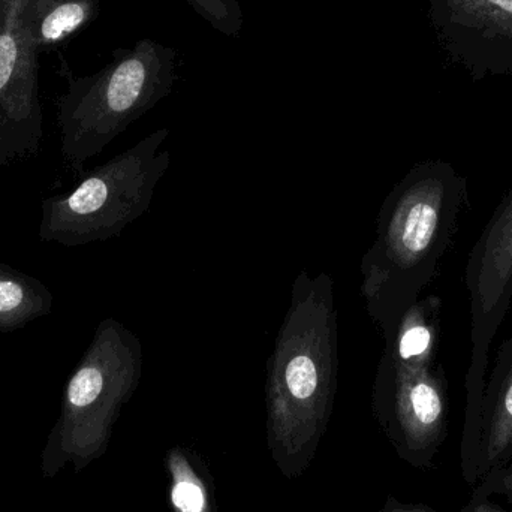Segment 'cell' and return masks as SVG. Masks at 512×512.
<instances>
[{"label": "cell", "instance_id": "cell-8", "mask_svg": "<svg viewBox=\"0 0 512 512\" xmlns=\"http://www.w3.org/2000/svg\"><path fill=\"white\" fill-rule=\"evenodd\" d=\"M471 297L472 355L466 388V427L480 423L489 351L512 298V191L496 210L466 265Z\"/></svg>", "mask_w": 512, "mask_h": 512}, {"label": "cell", "instance_id": "cell-5", "mask_svg": "<svg viewBox=\"0 0 512 512\" xmlns=\"http://www.w3.org/2000/svg\"><path fill=\"white\" fill-rule=\"evenodd\" d=\"M170 131L158 129L90 171L66 194L44 198L38 237L66 248L107 242L150 210L171 165L161 150Z\"/></svg>", "mask_w": 512, "mask_h": 512}, {"label": "cell", "instance_id": "cell-3", "mask_svg": "<svg viewBox=\"0 0 512 512\" xmlns=\"http://www.w3.org/2000/svg\"><path fill=\"white\" fill-rule=\"evenodd\" d=\"M62 74L68 89L57 101V126L63 159L75 171L104 152L132 123L173 92L177 53L150 38L114 51L101 71L72 77L66 63Z\"/></svg>", "mask_w": 512, "mask_h": 512}, {"label": "cell", "instance_id": "cell-14", "mask_svg": "<svg viewBox=\"0 0 512 512\" xmlns=\"http://www.w3.org/2000/svg\"><path fill=\"white\" fill-rule=\"evenodd\" d=\"M213 29L237 36L245 26V14L237 0H185Z\"/></svg>", "mask_w": 512, "mask_h": 512}, {"label": "cell", "instance_id": "cell-7", "mask_svg": "<svg viewBox=\"0 0 512 512\" xmlns=\"http://www.w3.org/2000/svg\"><path fill=\"white\" fill-rule=\"evenodd\" d=\"M35 0H0V165L38 155L44 138L41 51L32 29Z\"/></svg>", "mask_w": 512, "mask_h": 512}, {"label": "cell", "instance_id": "cell-13", "mask_svg": "<svg viewBox=\"0 0 512 512\" xmlns=\"http://www.w3.org/2000/svg\"><path fill=\"white\" fill-rule=\"evenodd\" d=\"M99 15V0H35L32 29L41 54L89 27Z\"/></svg>", "mask_w": 512, "mask_h": 512}, {"label": "cell", "instance_id": "cell-16", "mask_svg": "<svg viewBox=\"0 0 512 512\" xmlns=\"http://www.w3.org/2000/svg\"><path fill=\"white\" fill-rule=\"evenodd\" d=\"M379 512H436L432 507L420 502H402L394 496H388Z\"/></svg>", "mask_w": 512, "mask_h": 512}, {"label": "cell", "instance_id": "cell-2", "mask_svg": "<svg viewBox=\"0 0 512 512\" xmlns=\"http://www.w3.org/2000/svg\"><path fill=\"white\" fill-rule=\"evenodd\" d=\"M466 198V180L444 161L415 165L385 197L360 265L361 295L384 339L435 277Z\"/></svg>", "mask_w": 512, "mask_h": 512}, {"label": "cell", "instance_id": "cell-1", "mask_svg": "<svg viewBox=\"0 0 512 512\" xmlns=\"http://www.w3.org/2000/svg\"><path fill=\"white\" fill-rule=\"evenodd\" d=\"M339 324L331 274L301 270L267 361V447L286 480L318 453L339 387Z\"/></svg>", "mask_w": 512, "mask_h": 512}, {"label": "cell", "instance_id": "cell-10", "mask_svg": "<svg viewBox=\"0 0 512 512\" xmlns=\"http://www.w3.org/2000/svg\"><path fill=\"white\" fill-rule=\"evenodd\" d=\"M512 450V336L501 346L484 388L478 478L492 474Z\"/></svg>", "mask_w": 512, "mask_h": 512}, {"label": "cell", "instance_id": "cell-15", "mask_svg": "<svg viewBox=\"0 0 512 512\" xmlns=\"http://www.w3.org/2000/svg\"><path fill=\"white\" fill-rule=\"evenodd\" d=\"M481 492L475 493L478 496L501 495L512 504V466L505 471L492 472L489 480L486 481Z\"/></svg>", "mask_w": 512, "mask_h": 512}, {"label": "cell", "instance_id": "cell-4", "mask_svg": "<svg viewBox=\"0 0 512 512\" xmlns=\"http://www.w3.org/2000/svg\"><path fill=\"white\" fill-rule=\"evenodd\" d=\"M141 376L140 339L117 319H102L66 382L59 418L42 451L45 478H53L66 465L83 471L104 456L114 424Z\"/></svg>", "mask_w": 512, "mask_h": 512}, {"label": "cell", "instance_id": "cell-11", "mask_svg": "<svg viewBox=\"0 0 512 512\" xmlns=\"http://www.w3.org/2000/svg\"><path fill=\"white\" fill-rule=\"evenodd\" d=\"M165 466L173 512H216L212 477L197 453L186 447L170 448Z\"/></svg>", "mask_w": 512, "mask_h": 512}, {"label": "cell", "instance_id": "cell-9", "mask_svg": "<svg viewBox=\"0 0 512 512\" xmlns=\"http://www.w3.org/2000/svg\"><path fill=\"white\" fill-rule=\"evenodd\" d=\"M429 18L442 48L472 77H512V0H430Z\"/></svg>", "mask_w": 512, "mask_h": 512}, {"label": "cell", "instance_id": "cell-6", "mask_svg": "<svg viewBox=\"0 0 512 512\" xmlns=\"http://www.w3.org/2000/svg\"><path fill=\"white\" fill-rule=\"evenodd\" d=\"M441 333L412 328L385 342L372 388L375 420L412 468L429 469L447 438L448 384Z\"/></svg>", "mask_w": 512, "mask_h": 512}, {"label": "cell", "instance_id": "cell-17", "mask_svg": "<svg viewBox=\"0 0 512 512\" xmlns=\"http://www.w3.org/2000/svg\"><path fill=\"white\" fill-rule=\"evenodd\" d=\"M460 512H508L504 508L489 501L486 496L475 495Z\"/></svg>", "mask_w": 512, "mask_h": 512}, {"label": "cell", "instance_id": "cell-12", "mask_svg": "<svg viewBox=\"0 0 512 512\" xmlns=\"http://www.w3.org/2000/svg\"><path fill=\"white\" fill-rule=\"evenodd\" d=\"M51 309L53 294L41 280L0 262V333L20 330Z\"/></svg>", "mask_w": 512, "mask_h": 512}]
</instances>
